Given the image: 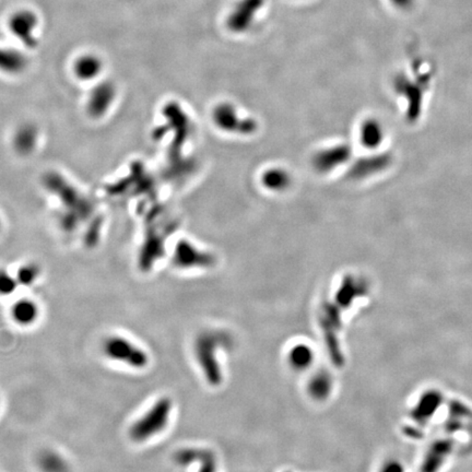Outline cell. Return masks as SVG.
Here are the masks:
<instances>
[{"label":"cell","mask_w":472,"mask_h":472,"mask_svg":"<svg viewBox=\"0 0 472 472\" xmlns=\"http://www.w3.org/2000/svg\"><path fill=\"white\" fill-rule=\"evenodd\" d=\"M313 349L306 344H296L289 350L288 362L291 369L294 371L302 372L310 369L314 363Z\"/></svg>","instance_id":"obj_10"},{"label":"cell","mask_w":472,"mask_h":472,"mask_svg":"<svg viewBox=\"0 0 472 472\" xmlns=\"http://www.w3.org/2000/svg\"><path fill=\"white\" fill-rule=\"evenodd\" d=\"M333 379L326 371H319L314 374L308 381L307 393L314 400L323 402L330 396L333 392Z\"/></svg>","instance_id":"obj_9"},{"label":"cell","mask_w":472,"mask_h":472,"mask_svg":"<svg viewBox=\"0 0 472 472\" xmlns=\"http://www.w3.org/2000/svg\"><path fill=\"white\" fill-rule=\"evenodd\" d=\"M103 63L99 56L86 54L73 63V73L81 81H92L101 75Z\"/></svg>","instance_id":"obj_7"},{"label":"cell","mask_w":472,"mask_h":472,"mask_svg":"<svg viewBox=\"0 0 472 472\" xmlns=\"http://www.w3.org/2000/svg\"><path fill=\"white\" fill-rule=\"evenodd\" d=\"M36 142V132L33 127L23 126L15 134V148L22 153H28L33 149Z\"/></svg>","instance_id":"obj_13"},{"label":"cell","mask_w":472,"mask_h":472,"mask_svg":"<svg viewBox=\"0 0 472 472\" xmlns=\"http://www.w3.org/2000/svg\"><path fill=\"white\" fill-rule=\"evenodd\" d=\"M381 472H402V468L398 464H395V462H390L388 465L384 466L383 469L381 470Z\"/></svg>","instance_id":"obj_18"},{"label":"cell","mask_w":472,"mask_h":472,"mask_svg":"<svg viewBox=\"0 0 472 472\" xmlns=\"http://www.w3.org/2000/svg\"><path fill=\"white\" fill-rule=\"evenodd\" d=\"M38 26V15L31 10L17 11L9 20V29L13 36L29 48H34L38 45L36 36Z\"/></svg>","instance_id":"obj_5"},{"label":"cell","mask_w":472,"mask_h":472,"mask_svg":"<svg viewBox=\"0 0 472 472\" xmlns=\"http://www.w3.org/2000/svg\"><path fill=\"white\" fill-rule=\"evenodd\" d=\"M18 284L17 278H13L10 273L0 269V296H10L15 292Z\"/></svg>","instance_id":"obj_15"},{"label":"cell","mask_w":472,"mask_h":472,"mask_svg":"<svg viewBox=\"0 0 472 472\" xmlns=\"http://www.w3.org/2000/svg\"><path fill=\"white\" fill-rule=\"evenodd\" d=\"M172 400L162 397L154 402L146 413L132 423L129 429V437L136 443L149 441L167 429L172 413Z\"/></svg>","instance_id":"obj_1"},{"label":"cell","mask_w":472,"mask_h":472,"mask_svg":"<svg viewBox=\"0 0 472 472\" xmlns=\"http://www.w3.org/2000/svg\"><path fill=\"white\" fill-rule=\"evenodd\" d=\"M11 314L15 323L22 326H29L38 319V307L33 300L23 298V300L15 302L11 310Z\"/></svg>","instance_id":"obj_11"},{"label":"cell","mask_w":472,"mask_h":472,"mask_svg":"<svg viewBox=\"0 0 472 472\" xmlns=\"http://www.w3.org/2000/svg\"><path fill=\"white\" fill-rule=\"evenodd\" d=\"M38 466L43 472H68L69 466L65 458L54 450H44L38 456Z\"/></svg>","instance_id":"obj_12"},{"label":"cell","mask_w":472,"mask_h":472,"mask_svg":"<svg viewBox=\"0 0 472 472\" xmlns=\"http://www.w3.org/2000/svg\"><path fill=\"white\" fill-rule=\"evenodd\" d=\"M264 5L265 0H240L227 18V26L234 33L246 32Z\"/></svg>","instance_id":"obj_4"},{"label":"cell","mask_w":472,"mask_h":472,"mask_svg":"<svg viewBox=\"0 0 472 472\" xmlns=\"http://www.w3.org/2000/svg\"><path fill=\"white\" fill-rule=\"evenodd\" d=\"M38 275H40V269L38 266L29 264L19 269L17 280L22 286H31L38 279Z\"/></svg>","instance_id":"obj_14"},{"label":"cell","mask_w":472,"mask_h":472,"mask_svg":"<svg viewBox=\"0 0 472 472\" xmlns=\"http://www.w3.org/2000/svg\"><path fill=\"white\" fill-rule=\"evenodd\" d=\"M103 352L109 359L132 366L134 369H144L149 363V356L144 349L124 337H109L104 341Z\"/></svg>","instance_id":"obj_3"},{"label":"cell","mask_w":472,"mask_h":472,"mask_svg":"<svg viewBox=\"0 0 472 472\" xmlns=\"http://www.w3.org/2000/svg\"><path fill=\"white\" fill-rule=\"evenodd\" d=\"M197 462L201 464L199 472H215V457H213V455L210 454L207 450H200Z\"/></svg>","instance_id":"obj_16"},{"label":"cell","mask_w":472,"mask_h":472,"mask_svg":"<svg viewBox=\"0 0 472 472\" xmlns=\"http://www.w3.org/2000/svg\"><path fill=\"white\" fill-rule=\"evenodd\" d=\"M0 227H1V224H0Z\"/></svg>","instance_id":"obj_19"},{"label":"cell","mask_w":472,"mask_h":472,"mask_svg":"<svg viewBox=\"0 0 472 472\" xmlns=\"http://www.w3.org/2000/svg\"><path fill=\"white\" fill-rule=\"evenodd\" d=\"M227 341L219 333L210 331L198 336L195 344V353L199 363L200 369L204 372L210 384L218 385L222 379V374L219 363L215 359V350Z\"/></svg>","instance_id":"obj_2"},{"label":"cell","mask_w":472,"mask_h":472,"mask_svg":"<svg viewBox=\"0 0 472 472\" xmlns=\"http://www.w3.org/2000/svg\"><path fill=\"white\" fill-rule=\"evenodd\" d=\"M116 98V88L111 81L94 86L86 102V111L93 119H101L109 112Z\"/></svg>","instance_id":"obj_6"},{"label":"cell","mask_w":472,"mask_h":472,"mask_svg":"<svg viewBox=\"0 0 472 472\" xmlns=\"http://www.w3.org/2000/svg\"><path fill=\"white\" fill-rule=\"evenodd\" d=\"M389 1L400 10H409L416 3V0H389Z\"/></svg>","instance_id":"obj_17"},{"label":"cell","mask_w":472,"mask_h":472,"mask_svg":"<svg viewBox=\"0 0 472 472\" xmlns=\"http://www.w3.org/2000/svg\"><path fill=\"white\" fill-rule=\"evenodd\" d=\"M24 54L13 48L0 47V71L7 75H20L28 67Z\"/></svg>","instance_id":"obj_8"}]
</instances>
